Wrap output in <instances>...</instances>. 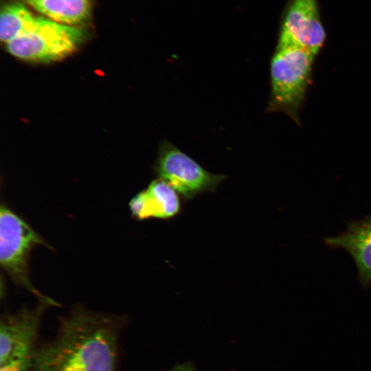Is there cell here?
I'll return each instance as SVG.
<instances>
[{"label": "cell", "mask_w": 371, "mask_h": 371, "mask_svg": "<svg viewBox=\"0 0 371 371\" xmlns=\"http://www.w3.org/2000/svg\"><path fill=\"white\" fill-rule=\"evenodd\" d=\"M22 3L10 1L5 3L0 14V39L5 44L27 30L36 20Z\"/></svg>", "instance_id": "11"}, {"label": "cell", "mask_w": 371, "mask_h": 371, "mask_svg": "<svg viewBox=\"0 0 371 371\" xmlns=\"http://www.w3.org/2000/svg\"><path fill=\"white\" fill-rule=\"evenodd\" d=\"M172 371H193V370L187 366H181V367L175 368Z\"/></svg>", "instance_id": "13"}, {"label": "cell", "mask_w": 371, "mask_h": 371, "mask_svg": "<svg viewBox=\"0 0 371 371\" xmlns=\"http://www.w3.org/2000/svg\"><path fill=\"white\" fill-rule=\"evenodd\" d=\"M44 17L55 22L80 26L89 19L91 6L89 0H25Z\"/></svg>", "instance_id": "10"}, {"label": "cell", "mask_w": 371, "mask_h": 371, "mask_svg": "<svg viewBox=\"0 0 371 371\" xmlns=\"http://www.w3.org/2000/svg\"><path fill=\"white\" fill-rule=\"evenodd\" d=\"M57 305L52 298L38 300L34 308H23L1 317L0 365L15 357L34 354V345L41 317L48 306Z\"/></svg>", "instance_id": "6"}, {"label": "cell", "mask_w": 371, "mask_h": 371, "mask_svg": "<svg viewBox=\"0 0 371 371\" xmlns=\"http://www.w3.org/2000/svg\"><path fill=\"white\" fill-rule=\"evenodd\" d=\"M85 36L80 26L65 25L38 16L27 30L5 45L8 52L18 58L51 63L76 51Z\"/></svg>", "instance_id": "3"}, {"label": "cell", "mask_w": 371, "mask_h": 371, "mask_svg": "<svg viewBox=\"0 0 371 371\" xmlns=\"http://www.w3.org/2000/svg\"><path fill=\"white\" fill-rule=\"evenodd\" d=\"M326 243L348 251L355 259L361 282L371 281V216L351 223L345 232L327 238Z\"/></svg>", "instance_id": "9"}, {"label": "cell", "mask_w": 371, "mask_h": 371, "mask_svg": "<svg viewBox=\"0 0 371 371\" xmlns=\"http://www.w3.org/2000/svg\"><path fill=\"white\" fill-rule=\"evenodd\" d=\"M181 208L179 193L159 178L153 180L129 203L132 216L139 221L151 218L169 219L177 216Z\"/></svg>", "instance_id": "8"}, {"label": "cell", "mask_w": 371, "mask_h": 371, "mask_svg": "<svg viewBox=\"0 0 371 371\" xmlns=\"http://www.w3.org/2000/svg\"><path fill=\"white\" fill-rule=\"evenodd\" d=\"M49 247L40 235L6 205L0 210V263L1 268L17 286L35 295L38 300L50 297L32 284L29 276V258L36 246Z\"/></svg>", "instance_id": "4"}, {"label": "cell", "mask_w": 371, "mask_h": 371, "mask_svg": "<svg viewBox=\"0 0 371 371\" xmlns=\"http://www.w3.org/2000/svg\"><path fill=\"white\" fill-rule=\"evenodd\" d=\"M34 355L15 357L0 365V371H34Z\"/></svg>", "instance_id": "12"}, {"label": "cell", "mask_w": 371, "mask_h": 371, "mask_svg": "<svg viewBox=\"0 0 371 371\" xmlns=\"http://www.w3.org/2000/svg\"><path fill=\"white\" fill-rule=\"evenodd\" d=\"M155 169L158 177L170 185L184 199H194L205 192H215L226 178L213 174L171 142L161 145Z\"/></svg>", "instance_id": "5"}, {"label": "cell", "mask_w": 371, "mask_h": 371, "mask_svg": "<svg viewBox=\"0 0 371 371\" xmlns=\"http://www.w3.org/2000/svg\"><path fill=\"white\" fill-rule=\"evenodd\" d=\"M120 324L76 308L61 320L56 338L35 350L34 371H115Z\"/></svg>", "instance_id": "1"}, {"label": "cell", "mask_w": 371, "mask_h": 371, "mask_svg": "<svg viewBox=\"0 0 371 371\" xmlns=\"http://www.w3.org/2000/svg\"><path fill=\"white\" fill-rule=\"evenodd\" d=\"M325 37L317 0H293L286 12L277 47H297L316 56Z\"/></svg>", "instance_id": "7"}, {"label": "cell", "mask_w": 371, "mask_h": 371, "mask_svg": "<svg viewBox=\"0 0 371 371\" xmlns=\"http://www.w3.org/2000/svg\"><path fill=\"white\" fill-rule=\"evenodd\" d=\"M315 56L297 47H277L270 64L271 92L267 112L284 113L298 122Z\"/></svg>", "instance_id": "2"}]
</instances>
